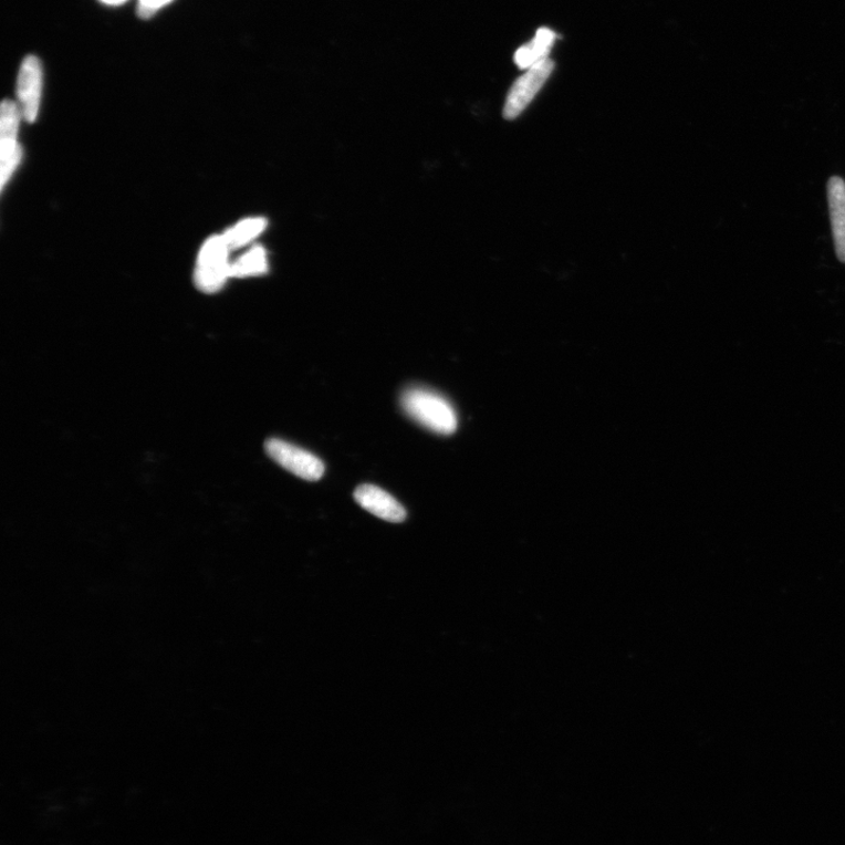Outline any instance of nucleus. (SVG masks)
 <instances>
[{
    "label": "nucleus",
    "instance_id": "1",
    "mask_svg": "<svg viewBox=\"0 0 845 845\" xmlns=\"http://www.w3.org/2000/svg\"><path fill=\"white\" fill-rule=\"evenodd\" d=\"M403 410L421 427L439 434L451 435L457 430L458 418L450 401L426 388H409L400 396Z\"/></svg>",
    "mask_w": 845,
    "mask_h": 845
},
{
    "label": "nucleus",
    "instance_id": "2",
    "mask_svg": "<svg viewBox=\"0 0 845 845\" xmlns=\"http://www.w3.org/2000/svg\"><path fill=\"white\" fill-rule=\"evenodd\" d=\"M229 252L222 236L210 237L204 243L195 273V282L201 292L217 293L230 278Z\"/></svg>",
    "mask_w": 845,
    "mask_h": 845
},
{
    "label": "nucleus",
    "instance_id": "3",
    "mask_svg": "<svg viewBox=\"0 0 845 845\" xmlns=\"http://www.w3.org/2000/svg\"><path fill=\"white\" fill-rule=\"evenodd\" d=\"M265 452L275 463L296 477L316 482L324 474L322 460L310 451L301 449L285 440L271 438L265 441Z\"/></svg>",
    "mask_w": 845,
    "mask_h": 845
},
{
    "label": "nucleus",
    "instance_id": "4",
    "mask_svg": "<svg viewBox=\"0 0 845 845\" xmlns=\"http://www.w3.org/2000/svg\"><path fill=\"white\" fill-rule=\"evenodd\" d=\"M22 112L19 106L10 101H6L0 109V142H2V188L13 176L19 163L22 159V149L18 145V128Z\"/></svg>",
    "mask_w": 845,
    "mask_h": 845
},
{
    "label": "nucleus",
    "instance_id": "5",
    "mask_svg": "<svg viewBox=\"0 0 845 845\" xmlns=\"http://www.w3.org/2000/svg\"><path fill=\"white\" fill-rule=\"evenodd\" d=\"M554 69L551 60H545L528 70L512 86L504 107V117L513 121L529 106L540 92Z\"/></svg>",
    "mask_w": 845,
    "mask_h": 845
},
{
    "label": "nucleus",
    "instance_id": "6",
    "mask_svg": "<svg viewBox=\"0 0 845 845\" xmlns=\"http://www.w3.org/2000/svg\"><path fill=\"white\" fill-rule=\"evenodd\" d=\"M43 90V69L34 55L25 58L18 74L17 97L19 108L28 123H33L40 112Z\"/></svg>",
    "mask_w": 845,
    "mask_h": 845
},
{
    "label": "nucleus",
    "instance_id": "7",
    "mask_svg": "<svg viewBox=\"0 0 845 845\" xmlns=\"http://www.w3.org/2000/svg\"><path fill=\"white\" fill-rule=\"evenodd\" d=\"M356 503L364 510L390 523L406 521L407 511L387 491L372 484H364L355 490Z\"/></svg>",
    "mask_w": 845,
    "mask_h": 845
},
{
    "label": "nucleus",
    "instance_id": "8",
    "mask_svg": "<svg viewBox=\"0 0 845 845\" xmlns=\"http://www.w3.org/2000/svg\"><path fill=\"white\" fill-rule=\"evenodd\" d=\"M828 202L835 251L838 260L845 263V182L839 177H833L828 182Z\"/></svg>",
    "mask_w": 845,
    "mask_h": 845
},
{
    "label": "nucleus",
    "instance_id": "9",
    "mask_svg": "<svg viewBox=\"0 0 845 845\" xmlns=\"http://www.w3.org/2000/svg\"><path fill=\"white\" fill-rule=\"evenodd\" d=\"M554 41L555 33L550 29L542 28L538 30L534 40L515 52V64L522 70H529L547 60Z\"/></svg>",
    "mask_w": 845,
    "mask_h": 845
},
{
    "label": "nucleus",
    "instance_id": "10",
    "mask_svg": "<svg viewBox=\"0 0 845 845\" xmlns=\"http://www.w3.org/2000/svg\"><path fill=\"white\" fill-rule=\"evenodd\" d=\"M268 261L264 248L257 246L248 253L230 263V278H248L260 275L267 272Z\"/></svg>",
    "mask_w": 845,
    "mask_h": 845
},
{
    "label": "nucleus",
    "instance_id": "11",
    "mask_svg": "<svg viewBox=\"0 0 845 845\" xmlns=\"http://www.w3.org/2000/svg\"><path fill=\"white\" fill-rule=\"evenodd\" d=\"M267 227L265 219H248L227 230L222 236L226 244L233 251L259 237Z\"/></svg>",
    "mask_w": 845,
    "mask_h": 845
},
{
    "label": "nucleus",
    "instance_id": "12",
    "mask_svg": "<svg viewBox=\"0 0 845 845\" xmlns=\"http://www.w3.org/2000/svg\"><path fill=\"white\" fill-rule=\"evenodd\" d=\"M170 2L171 0H139L138 12L140 17L148 18Z\"/></svg>",
    "mask_w": 845,
    "mask_h": 845
},
{
    "label": "nucleus",
    "instance_id": "13",
    "mask_svg": "<svg viewBox=\"0 0 845 845\" xmlns=\"http://www.w3.org/2000/svg\"><path fill=\"white\" fill-rule=\"evenodd\" d=\"M102 2L108 6H121L127 2V0H102Z\"/></svg>",
    "mask_w": 845,
    "mask_h": 845
}]
</instances>
